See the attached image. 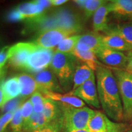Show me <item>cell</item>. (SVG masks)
Returning a JSON list of instances; mask_svg holds the SVG:
<instances>
[{
	"mask_svg": "<svg viewBox=\"0 0 132 132\" xmlns=\"http://www.w3.org/2000/svg\"><path fill=\"white\" fill-rule=\"evenodd\" d=\"M95 73L100 105L110 119L119 122L123 120V106L114 74L103 65L98 66Z\"/></svg>",
	"mask_w": 132,
	"mask_h": 132,
	"instance_id": "obj_1",
	"label": "cell"
},
{
	"mask_svg": "<svg viewBox=\"0 0 132 132\" xmlns=\"http://www.w3.org/2000/svg\"><path fill=\"white\" fill-rule=\"evenodd\" d=\"M77 66V58L73 54L57 52L54 53L50 68L56 76L64 92L72 89L73 76Z\"/></svg>",
	"mask_w": 132,
	"mask_h": 132,
	"instance_id": "obj_2",
	"label": "cell"
},
{
	"mask_svg": "<svg viewBox=\"0 0 132 132\" xmlns=\"http://www.w3.org/2000/svg\"><path fill=\"white\" fill-rule=\"evenodd\" d=\"M61 106L63 112L62 130L87 129L89 122L95 113V111L87 106L74 108L62 105Z\"/></svg>",
	"mask_w": 132,
	"mask_h": 132,
	"instance_id": "obj_3",
	"label": "cell"
},
{
	"mask_svg": "<svg viewBox=\"0 0 132 132\" xmlns=\"http://www.w3.org/2000/svg\"><path fill=\"white\" fill-rule=\"evenodd\" d=\"M118 82L123 106V120L132 119V74L123 69H111Z\"/></svg>",
	"mask_w": 132,
	"mask_h": 132,
	"instance_id": "obj_4",
	"label": "cell"
},
{
	"mask_svg": "<svg viewBox=\"0 0 132 132\" xmlns=\"http://www.w3.org/2000/svg\"><path fill=\"white\" fill-rule=\"evenodd\" d=\"M37 46L34 43L19 42L9 49L8 65L16 70H24L29 56Z\"/></svg>",
	"mask_w": 132,
	"mask_h": 132,
	"instance_id": "obj_5",
	"label": "cell"
},
{
	"mask_svg": "<svg viewBox=\"0 0 132 132\" xmlns=\"http://www.w3.org/2000/svg\"><path fill=\"white\" fill-rule=\"evenodd\" d=\"M54 54L52 49L44 48L37 46L29 56L24 70L34 73L45 70L51 65Z\"/></svg>",
	"mask_w": 132,
	"mask_h": 132,
	"instance_id": "obj_6",
	"label": "cell"
},
{
	"mask_svg": "<svg viewBox=\"0 0 132 132\" xmlns=\"http://www.w3.org/2000/svg\"><path fill=\"white\" fill-rule=\"evenodd\" d=\"M58 28L57 20L53 14L44 13L40 15L24 20L21 33L23 34L36 33L38 36L45 31Z\"/></svg>",
	"mask_w": 132,
	"mask_h": 132,
	"instance_id": "obj_7",
	"label": "cell"
},
{
	"mask_svg": "<svg viewBox=\"0 0 132 132\" xmlns=\"http://www.w3.org/2000/svg\"><path fill=\"white\" fill-rule=\"evenodd\" d=\"M127 129L125 123L113 121L100 111H95L87 125L89 132H125Z\"/></svg>",
	"mask_w": 132,
	"mask_h": 132,
	"instance_id": "obj_8",
	"label": "cell"
},
{
	"mask_svg": "<svg viewBox=\"0 0 132 132\" xmlns=\"http://www.w3.org/2000/svg\"><path fill=\"white\" fill-rule=\"evenodd\" d=\"M53 14L56 19L59 28L70 31L75 35H77L83 29L80 16L68 8H59Z\"/></svg>",
	"mask_w": 132,
	"mask_h": 132,
	"instance_id": "obj_9",
	"label": "cell"
},
{
	"mask_svg": "<svg viewBox=\"0 0 132 132\" xmlns=\"http://www.w3.org/2000/svg\"><path fill=\"white\" fill-rule=\"evenodd\" d=\"M69 93L80 98L90 106L97 109L100 108L95 75L84 82L78 88L71 90Z\"/></svg>",
	"mask_w": 132,
	"mask_h": 132,
	"instance_id": "obj_10",
	"label": "cell"
},
{
	"mask_svg": "<svg viewBox=\"0 0 132 132\" xmlns=\"http://www.w3.org/2000/svg\"><path fill=\"white\" fill-rule=\"evenodd\" d=\"M73 35L75 34L70 31L58 28L42 32L37 36V37L32 42L39 47L52 49L58 45L64 39Z\"/></svg>",
	"mask_w": 132,
	"mask_h": 132,
	"instance_id": "obj_11",
	"label": "cell"
},
{
	"mask_svg": "<svg viewBox=\"0 0 132 132\" xmlns=\"http://www.w3.org/2000/svg\"><path fill=\"white\" fill-rule=\"evenodd\" d=\"M95 55L99 61L112 69H123L126 68L127 56L124 53L103 46L97 51Z\"/></svg>",
	"mask_w": 132,
	"mask_h": 132,
	"instance_id": "obj_12",
	"label": "cell"
},
{
	"mask_svg": "<svg viewBox=\"0 0 132 132\" xmlns=\"http://www.w3.org/2000/svg\"><path fill=\"white\" fill-rule=\"evenodd\" d=\"M39 86V91L62 93L64 92L56 76L52 71L45 70L33 75Z\"/></svg>",
	"mask_w": 132,
	"mask_h": 132,
	"instance_id": "obj_13",
	"label": "cell"
},
{
	"mask_svg": "<svg viewBox=\"0 0 132 132\" xmlns=\"http://www.w3.org/2000/svg\"><path fill=\"white\" fill-rule=\"evenodd\" d=\"M50 6V1L48 0H37L21 3L15 6V8L27 20L43 14Z\"/></svg>",
	"mask_w": 132,
	"mask_h": 132,
	"instance_id": "obj_14",
	"label": "cell"
},
{
	"mask_svg": "<svg viewBox=\"0 0 132 132\" xmlns=\"http://www.w3.org/2000/svg\"><path fill=\"white\" fill-rule=\"evenodd\" d=\"M103 47L102 34L96 32H90L81 35L75 48L79 50L89 51L95 54Z\"/></svg>",
	"mask_w": 132,
	"mask_h": 132,
	"instance_id": "obj_15",
	"label": "cell"
},
{
	"mask_svg": "<svg viewBox=\"0 0 132 132\" xmlns=\"http://www.w3.org/2000/svg\"><path fill=\"white\" fill-rule=\"evenodd\" d=\"M102 40L105 47L120 51V52H132V45L127 42L119 34L106 30L102 34Z\"/></svg>",
	"mask_w": 132,
	"mask_h": 132,
	"instance_id": "obj_16",
	"label": "cell"
},
{
	"mask_svg": "<svg viewBox=\"0 0 132 132\" xmlns=\"http://www.w3.org/2000/svg\"><path fill=\"white\" fill-rule=\"evenodd\" d=\"M20 86V95L24 99L31 97L33 94L39 91V86L33 75L24 73H20L16 75Z\"/></svg>",
	"mask_w": 132,
	"mask_h": 132,
	"instance_id": "obj_17",
	"label": "cell"
},
{
	"mask_svg": "<svg viewBox=\"0 0 132 132\" xmlns=\"http://www.w3.org/2000/svg\"><path fill=\"white\" fill-rule=\"evenodd\" d=\"M0 87L4 95V104L20 95V86L16 76L4 79L0 82Z\"/></svg>",
	"mask_w": 132,
	"mask_h": 132,
	"instance_id": "obj_18",
	"label": "cell"
},
{
	"mask_svg": "<svg viewBox=\"0 0 132 132\" xmlns=\"http://www.w3.org/2000/svg\"><path fill=\"white\" fill-rule=\"evenodd\" d=\"M110 11L109 3L107 1L102 5L93 15L92 26L94 32H105L108 28V16Z\"/></svg>",
	"mask_w": 132,
	"mask_h": 132,
	"instance_id": "obj_19",
	"label": "cell"
},
{
	"mask_svg": "<svg viewBox=\"0 0 132 132\" xmlns=\"http://www.w3.org/2000/svg\"><path fill=\"white\" fill-rule=\"evenodd\" d=\"M42 94L46 98L59 102L64 106H72L74 108H82L85 106V103L82 100L71 95L69 92L65 94L50 92H45Z\"/></svg>",
	"mask_w": 132,
	"mask_h": 132,
	"instance_id": "obj_20",
	"label": "cell"
},
{
	"mask_svg": "<svg viewBox=\"0 0 132 132\" xmlns=\"http://www.w3.org/2000/svg\"><path fill=\"white\" fill-rule=\"evenodd\" d=\"M42 114L49 123L54 120L62 119L63 112L61 105L52 99L45 98Z\"/></svg>",
	"mask_w": 132,
	"mask_h": 132,
	"instance_id": "obj_21",
	"label": "cell"
},
{
	"mask_svg": "<svg viewBox=\"0 0 132 132\" xmlns=\"http://www.w3.org/2000/svg\"><path fill=\"white\" fill-rule=\"evenodd\" d=\"M94 75H95L94 71L88 67L86 64L82 63L77 65L73 76V87L72 90L78 88Z\"/></svg>",
	"mask_w": 132,
	"mask_h": 132,
	"instance_id": "obj_22",
	"label": "cell"
},
{
	"mask_svg": "<svg viewBox=\"0 0 132 132\" xmlns=\"http://www.w3.org/2000/svg\"><path fill=\"white\" fill-rule=\"evenodd\" d=\"M76 58L83 62V64L89 67L95 72L98 66L102 65L103 64L101 63L97 58L94 53L89 51H81L77 48L73 50V52L71 53Z\"/></svg>",
	"mask_w": 132,
	"mask_h": 132,
	"instance_id": "obj_23",
	"label": "cell"
},
{
	"mask_svg": "<svg viewBox=\"0 0 132 132\" xmlns=\"http://www.w3.org/2000/svg\"><path fill=\"white\" fill-rule=\"evenodd\" d=\"M74 2L83 10L85 19L86 20L93 16L97 10L107 1L103 0H77Z\"/></svg>",
	"mask_w": 132,
	"mask_h": 132,
	"instance_id": "obj_24",
	"label": "cell"
},
{
	"mask_svg": "<svg viewBox=\"0 0 132 132\" xmlns=\"http://www.w3.org/2000/svg\"><path fill=\"white\" fill-rule=\"evenodd\" d=\"M108 3L111 12L120 15H132V0H113Z\"/></svg>",
	"mask_w": 132,
	"mask_h": 132,
	"instance_id": "obj_25",
	"label": "cell"
},
{
	"mask_svg": "<svg viewBox=\"0 0 132 132\" xmlns=\"http://www.w3.org/2000/svg\"><path fill=\"white\" fill-rule=\"evenodd\" d=\"M49 122L45 119L42 113L33 112L28 120L23 125V132H31L43 128Z\"/></svg>",
	"mask_w": 132,
	"mask_h": 132,
	"instance_id": "obj_26",
	"label": "cell"
},
{
	"mask_svg": "<svg viewBox=\"0 0 132 132\" xmlns=\"http://www.w3.org/2000/svg\"><path fill=\"white\" fill-rule=\"evenodd\" d=\"M107 30L119 35L128 44L132 45V22L121 23L116 26H108Z\"/></svg>",
	"mask_w": 132,
	"mask_h": 132,
	"instance_id": "obj_27",
	"label": "cell"
},
{
	"mask_svg": "<svg viewBox=\"0 0 132 132\" xmlns=\"http://www.w3.org/2000/svg\"><path fill=\"white\" fill-rule=\"evenodd\" d=\"M80 36L81 35L80 34H77V35L71 36L64 39L57 46L56 51L62 53L71 54V53L75 48Z\"/></svg>",
	"mask_w": 132,
	"mask_h": 132,
	"instance_id": "obj_28",
	"label": "cell"
},
{
	"mask_svg": "<svg viewBox=\"0 0 132 132\" xmlns=\"http://www.w3.org/2000/svg\"><path fill=\"white\" fill-rule=\"evenodd\" d=\"M23 120L21 114V106L15 111L11 122L9 123L11 132H23Z\"/></svg>",
	"mask_w": 132,
	"mask_h": 132,
	"instance_id": "obj_29",
	"label": "cell"
},
{
	"mask_svg": "<svg viewBox=\"0 0 132 132\" xmlns=\"http://www.w3.org/2000/svg\"><path fill=\"white\" fill-rule=\"evenodd\" d=\"M26 99H24L19 96L15 98L9 100L4 103L1 108V113L3 114L8 113V112L15 111L18 108H20L22 104L24 103Z\"/></svg>",
	"mask_w": 132,
	"mask_h": 132,
	"instance_id": "obj_30",
	"label": "cell"
},
{
	"mask_svg": "<svg viewBox=\"0 0 132 132\" xmlns=\"http://www.w3.org/2000/svg\"><path fill=\"white\" fill-rule=\"evenodd\" d=\"M4 20L7 23H14L20 22L25 20V18L16 10L15 7H14L5 13L4 15Z\"/></svg>",
	"mask_w": 132,
	"mask_h": 132,
	"instance_id": "obj_31",
	"label": "cell"
},
{
	"mask_svg": "<svg viewBox=\"0 0 132 132\" xmlns=\"http://www.w3.org/2000/svg\"><path fill=\"white\" fill-rule=\"evenodd\" d=\"M62 130V119L50 122L40 129L31 132H61Z\"/></svg>",
	"mask_w": 132,
	"mask_h": 132,
	"instance_id": "obj_32",
	"label": "cell"
},
{
	"mask_svg": "<svg viewBox=\"0 0 132 132\" xmlns=\"http://www.w3.org/2000/svg\"><path fill=\"white\" fill-rule=\"evenodd\" d=\"M33 113V106L30 100H26L21 106V114L24 123L30 118Z\"/></svg>",
	"mask_w": 132,
	"mask_h": 132,
	"instance_id": "obj_33",
	"label": "cell"
},
{
	"mask_svg": "<svg viewBox=\"0 0 132 132\" xmlns=\"http://www.w3.org/2000/svg\"><path fill=\"white\" fill-rule=\"evenodd\" d=\"M14 113L15 111L8 112L0 117V132L6 131V128L11 122Z\"/></svg>",
	"mask_w": 132,
	"mask_h": 132,
	"instance_id": "obj_34",
	"label": "cell"
},
{
	"mask_svg": "<svg viewBox=\"0 0 132 132\" xmlns=\"http://www.w3.org/2000/svg\"><path fill=\"white\" fill-rule=\"evenodd\" d=\"M10 48L11 46H5L0 49V68L4 67L9 59Z\"/></svg>",
	"mask_w": 132,
	"mask_h": 132,
	"instance_id": "obj_35",
	"label": "cell"
},
{
	"mask_svg": "<svg viewBox=\"0 0 132 132\" xmlns=\"http://www.w3.org/2000/svg\"><path fill=\"white\" fill-rule=\"evenodd\" d=\"M46 97L41 93L40 91H37L31 95V98L29 99L32 103V106L36 105H40V104H44Z\"/></svg>",
	"mask_w": 132,
	"mask_h": 132,
	"instance_id": "obj_36",
	"label": "cell"
},
{
	"mask_svg": "<svg viewBox=\"0 0 132 132\" xmlns=\"http://www.w3.org/2000/svg\"><path fill=\"white\" fill-rule=\"evenodd\" d=\"M127 56V62L125 70L132 74V52H128Z\"/></svg>",
	"mask_w": 132,
	"mask_h": 132,
	"instance_id": "obj_37",
	"label": "cell"
},
{
	"mask_svg": "<svg viewBox=\"0 0 132 132\" xmlns=\"http://www.w3.org/2000/svg\"><path fill=\"white\" fill-rule=\"evenodd\" d=\"M67 0H50L51 6H58L67 3Z\"/></svg>",
	"mask_w": 132,
	"mask_h": 132,
	"instance_id": "obj_38",
	"label": "cell"
},
{
	"mask_svg": "<svg viewBox=\"0 0 132 132\" xmlns=\"http://www.w3.org/2000/svg\"><path fill=\"white\" fill-rule=\"evenodd\" d=\"M6 73H7V67L0 68V82L4 80Z\"/></svg>",
	"mask_w": 132,
	"mask_h": 132,
	"instance_id": "obj_39",
	"label": "cell"
},
{
	"mask_svg": "<svg viewBox=\"0 0 132 132\" xmlns=\"http://www.w3.org/2000/svg\"><path fill=\"white\" fill-rule=\"evenodd\" d=\"M3 104H4V95H3L2 90L0 87V108L3 106Z\"/></svg>",
	"mask_w": 132,
	"mask_h": 132,
	"instance_id": "obj_40",
	"label": "cell"
},
{
	"mask_svg": "<svg viewBox=\"0 0 132 132\" xmlns=\"http://www.w3.org/2000/svg\"><path fill=\"white\" fill-rule=\"evenodd\" d=\"M61 132H89L87 129L85 130H70V131H67V130H62Z\"/></svg>",
	"mask_w": 132,
	"mask_h": 132,
	"instance_id": "obj_41",
	"label": "cell"
},
{
	"mask_svg": "<svg viewBox=\"0 0 132 132\" xmlns=\"http://www.w3.org/2000/svg\"><path fill=\"white\" fill-rule=\"evenodd\" d=\"M3 45V39L2 38H1V36H0V48H1V47H2Z\"/></svg>",
	"mask_w": 132,
	"mask_h": 132,
	"instance_id": "obj_42",
	"label": "cell"
},
{
	"mask_svg": "<svg viewBox=\"0 0 132 132\" xmlns=\"http://www.w3.org/2000/svg\"><path fill=\"white\" fill-rule=\"evenodd\" d=\"M125 132H132V130H127V131H126Z\"/></svg>",
	"mask_w": 132,
	"mask_h": 132,
	"instance_id": "obj_43",
	"label": "cell"
}]
</instances>
